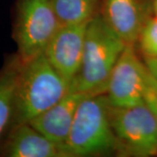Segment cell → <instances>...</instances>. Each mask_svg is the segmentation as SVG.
<instances>
[{"label": "cell", "mask_w": 157, "mask_h": 157, "mask_svg": "<svg viewBox=\"0 0 157 157\" xmlns=\"http://www.w3.org/2000/svg\"><path fill=\"white\" fill-rule=\"evenodd\" d=\"M143 101L157 122V79L147 69L145 73Z\"/></svg>", "instance_id": "14"}, {"label": "cell", "mask_w": 157, "mask_h": 157, "mask_svg": "<svg viewBox=\"0 0 157 157\" xmlns=\"http://www.w3.org/2000/svg\"><path fill=\"white\" fill-rule=\"evenodd\" d=\"M21 61H15L0 73V137L12 117Z\"/></svg>", "instance_id": "12"}, {"label": "cell", "mask_w": 157, "mask_h": 157, "mask_svg": "<svg viewBox=\"0 0 157 157\" xmlns=\"http://www.w3.org/2000/svg\"><path fill=\"white\" fill-rule=\"evenodd\" d=\"M137 42L145 59L157 58V17H149L147 19Z\"/></svg>", "instance_id": "13"}, {"label": "cell", "mask_w": 157, "mask_h": 157, "mask_svg": "<svg viewBox=\"0 0 157 157\" xmlns=\"http://www.w3.org/2000/svg\"><path fill=\"white\" fill-rule=\"evenodd\" d=\"M70 82L57 72L45 53L22 63L12 113L13 126L29 122L65 95Z\"/></svg>", "instance_id": "1"}, {"label": "cell", "mask_w": 157, "mask_h": 157, "mask_svg": "<svg viewBox=\"0 0 157 157\" xmlns=\"http://www.w3.org/2000/svg\"><path fill=\"white\" fill-rule=\"evenodd\" d=\"M60 25L88 23L97 15L99 0H51Z\"/></svg>", "instance_id": "11"}, {"label": "cell", "mask_w": 157, "mask_h": 157, "mask_svg": "<svg viewBox=\"0 0 157 157\" xmlns=\"http://www.w3.org/2000/svg\"><path fill=\"white\" fill-rule=\"evenodd\" d=\"M89 94H93L79 91L70 82L67 93L59 101L28 123L61 146L67 138L79 104Z\"/></svg>", "instance_id": "8"}, {"label": "cell", "mask_w": 157, "mask_h": 157, "mask_svg": "<svg viewBox=\"0 0 157 157\" xmlns=\"http://www.w3.org/2000/svg\"><path fill=\"white\" fill-rule=\"evenodd\" d=\"M106 94H89L79 104L66 141L63 157H82L116 152V138L110 121Z\"/></svg>", "instance_id": "2"}, {"label": "cell", "mask_w": 157, "mask_h": 157, "mask_svg": "<svg viewBox=\"0 0 157 157\" xmlns=\"http://www.w3.org/2000/svg\"><path fill=\"white\" fill-rule=\"evenodd\" d=\"M110 121L119 156L149 157L157 155V122L145 103L134 107L110 105Z\"/></svg>", "instance_id": "4"}, {"label": "cell", "mask_w": 157, "mask_h": 157, "mask_svg": "<svg viewBox=\"0 0 157 157\" xmlns=\"http://www.w3.org/2000/svg\"><path fill=\"white\" fill-rule=\"evenodd\" d=\"M127 45L97 14L87 24L81 67L71 81L73 86L93 94H106L113 68Z\"/></svg>", "instance_id": "3"}, {"label": "cell", "mask_w": 157, "mask_h": 157, "mask_svg": "<svg viewBox=\"0 0 157 157\" xmlns=\"http://www.w3.org/2000/svg\"><path fill=\"white\" fill-rule=\"evenodd\" d=\"M4 154L10 157H63L60 146L28 122L12 127Z\"/></svg>", "instance_id": "10"}, {"label": "cell", "mask_w": 157, "mask_h": 157, "mask_svg": "<svg viewBox=\"0 0 157 157\" xmlns=\"http://www.w3.org/2000/svg\"><path fill=\"white\" fill-rule=\"evenodd\" d=\"M88 23L59 25L44 52L51 65L68 82L78 75L81 67Z\"/></svg>", "instance_id": "7"}, {"label": "cell", "mask_w": 157, "mask_h": 157, "mask_svg": "<svg viewBox=\"0 0 157 157\" xmlns=\"http://www.w3.org/2000/svg\"><path fill=\"white\" fill-rule=\"evenodd\" d=\"M59 25L51 0H19L14 37L20 61L44 53Z\"/></svg>", "instance_id": "5"}, {"label": "cell", "mask_w": 157, "mask_h": 157, "mask_svg": "<svg viewBox=\"0 0 157 157\" xmlns=\"http://www.w3.org/2000/svg\"><path fill=\"white\" fill-rule=\"evenodd\" d=\"M154 11H155V17H157V0H154Z\"/></svg>", "instance_id": "16"}, {"label": "cell", "mask_w": 157, "mask_h": 157, "mask_svg": "<svg viewBox=\"0 0 157 157\" xmlns=\"http://www.w3.org/2000/svg\"><path fill=\"white\" fill-rule=\"evenodd\" d=\"M144 64L147 69L152 75L157 79V58L155 59H145Z\"/></svg>", "instance_id": "15"}, {"label": "cell", "mask_w": 157, "mask_h": 157, "mask_svg": "<svg viewBox=\"0 0 157 157\" xmlns=\"http://www.w3.org/2000/svg\"><path fill=\"white\" fill-rule=\"evenodd\" d=\"M103 17L126 44L135 45L149 17L145 0H104Z\"/></svg>", "instance_id": "9"}, {"label": "cell", "mask_w": 157, "mask_h": 157, "mask_svg": "<svg viewBox=\"0 0 157 157\" xmlns=\"http://www.w3.org/2000/svg\"><path fill=\"white\" fill-rule=\"evenodd\" d=\"M146 69L137 57L134 45L128 44L107 81L106 94L112 107H134L144 102Z\"/></svg>", "instance_id": "6"}]
</instances>
